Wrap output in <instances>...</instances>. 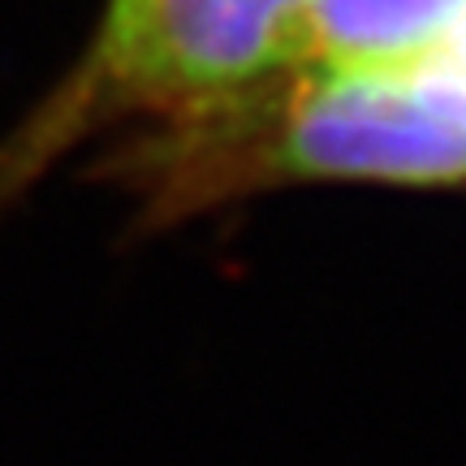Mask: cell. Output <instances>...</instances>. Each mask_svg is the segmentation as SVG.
I'll use <instances>...</instances> for the list:
<instances>
[{
	"instance_id": "cell-3",
	"label": "cell",
	"mask_w": 466,
	"mask_h": 466,
	"mask_svg": "<svg viewBox=\"0 0 466 466\" xmlns=\"http://www.w3.org/2000/svg\"><path fill=\"white\" fill-rule=\"evenodd\" d=\"M441 61H445V66H450L453 74H458V83L466 86V35L458 39V44H453L450 52H445V56H441Z\"/></svg>"
},
{
	"instance_id": "cell-2",
	"label": "cell",
	"mask_w": 466,
	"mask_h": 466,
	"mask_svg": "<svg viewBox=\"0 0 466 466\" xmlns=\"http://www.w3.org/2000/svg\"><path fill=\"white\" fill-rule=\"evenodd\" d=\"M466 35V0H311L307 61L324 69L428 66Z\"/></svg>"
},
{
	"instance_id": "cell-1",
	"label": "cell",
	"mask_w": 466,
	"mask_h": 466,
	"mask_svg": "<svg viewBox=\"0 0 466 466\" xmlns=\"http://www.w3.org/2000/svg\"><path fill=\"white\" fill-rule=\"evenodd\" d=\"M311 0H108L100 31L0 143V212L108 130L182 126L307 61Z\"/></svg>"
}]
</instances>
